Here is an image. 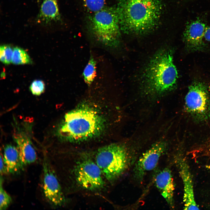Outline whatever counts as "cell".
I'll return each mask as SVG.
<instances>
[{
	"label": "cell",
	"mask_w": 210,
	"mask_h": 210,
	"mask_svg": "<svg viewBox=\"0 0 210 210\" xmlns=\"http://www.w3.org/2000/svg\"><path fill=\"white\" fill-rule=\"evenodd\" d=\"M178 77L172 51L167 48L161 49L152 56L141 74V91L148 97L163 95L174 88Z\"/></svg>",
	"instance_id": "obj_1"
},
{
	"label": "cell",
	"mask_w": 210,
	"mask_h": 210,
	"mask_svg": "<svg viewBox=\"0 0 210 210\" xmlns=\"http://www.w3.org/2000/svg\"><path fill=\"white\" fill-rule=\"evenodd\" d=\"M105 120L100 112L89 103L82 104L66 113L58 130V135L70 142H80L102 133Z\"/></svg>",
	"instance_id": "obj_2"
},
{
	"label": "cell",
	"mask_w": 210,
	"mask_h": 210,
	"mask_svg": "<svg viewBox=\"0 0 210 210\" xmlns=\"http://www.w3.org/2000/svg\"><path fill=\"white\" fill-rule=\"evenodd\" d=\"M120 29L124 32L142 34L152 30L161 16L160 0H118L116 8Z\"/></svg>",
	"instance_id": "obj_3"
},
{
	"label": "cell",
	"mask_w": 210,
	"mask_h": 210,
	"mask_svg": "<svg viewBox=\"0 0 210 210\" xmlns=\"http://www.w3.org/2000/svg\"><path fill=\"white\" fill-rule=\"evenodd\" d=\"M131 156L123 145L114 143L99 149L96 156V163L105 178L114 181L128 168Z\"/></svg>",
	"instance_id": "obj_4"
},
{
	"label": "cell",
	"mask_w": 210,
	"mask_h": 210,
	"mask_svg": "<svg viewBox=\"0 0 210 210\" xmlns=\"http://www.w3.org/2000/svg\"><path fill=\"white\" fill-rule=\"evenodd\" d=\"M91 28L94 36L102 43L112 47L119 45L121 29L116 8H104L94 13Z\"/></svg>",
	"instance_id": "obj_5"
},
{
	"label": "cell",
	"mask_w": 210,
	"mask_h": 210,
	"mask_svg": "<svg viewBox=\"0 0 210 210\" xmlns=\"http://www.w3.org/2000/svg\"><path fill=\"white\" fill-rule=\"evenodd\" d=\"M185 102L186 111L196 121L205 122L210 119V95L202 83L195 82L189 86Z\"/></svg>",
	"instance_id": "obj_6"
},
{
	"label": "cell",
	"mask_w": 210,
	"mask_h": 210,
	"mask_svg": "<svg viewBox=\"0 0 210 210\" xmlns=\"http://www.w3.org/2000/svg\"><path fill=\"white\" fill-rule=\"evenodd\" d=\"M78 184L83 188L91 191L100 190L105 186L102 171L96 164L88 158L77 162L74 169Z\"/></svg>",
	"instance_id": "obj_7"
},
{
	"label": "cell",
	"mask_w": 210,
	"mask_h": 210,
	"mask_svg": "<svg viewBox=\"0 0 210 210\" xmlns=\"http://www.w3.org/2000/svg\"><path fill=\"white\" fill-rule=\"evenodd\" d=\"M42 190L48 202L55 206L65 204L66 200L53 169L46 156H44L43 163Z\"/></svg>",
	"instance_id": "obj_8"
},
{
	"label": "cell",
	"mask_w": 210,
	"mask_h": 210,
	"mask_svg": "<svg viewBox=\"0 0 210 210\" xmlns=\"http://www.w3.org/2000/svg\"><path fill=\"white\" fill-rule=\"evenodd\" d=\"M167 144L163 141H158L152 145L138 159L133 169L134 177L140 181L146 173L154 169L161 156L165 151Z\"/></svg>",
	"instance_id": "obj_9"
},
{
	"label": "cell",
	"mask_w": 210,
	"mask_h": 210,
	"mask_svg": "<svg viewBox=\"0 0 210 210\" xmlns=\"http://www.w3.org/2000/svg\"><path fill=\"white\" fill-rule=\"evenodd\" d=\"M207 27L198 20L188 24L183 33V39L189 50L197 51L203 49L204 45L203 39Z\"/></svg>",
	"instance_id": "obj_10"
},
{
	"label": "cell",
	"mask_w": 210,
	"mask_h": 210,
	"mask_svg": "<svg viewBox=\"0 0 210 210\" xmlns=\"http://www.w3.org/2000/svg\"><path fill=\"white\" fill-rule=\"evenodd\" d=\"M178 166L183 185L184 209H199L195 200L192 180L189 167L186 162L183 159L179 161Z\"/></svg>",
	"instance_id": "obj_11"
},
{
	"label": "cell",
	"mask_w": 210,
	"mask_h": 210,
	"mask_svg": "<svg viewBox=\"0 0 210 210\" xmlns=\"http://www.w3.org/2000/svg\"><path fill=\"white\" fill-rule=\"evenodd\" d=\"M155 182L162 195L169 205L173 207L174 186L170 169L166 168L159 172L155 176Z\"/></svg>",
	"instance_id": "obj_12"
},
{
	"label": "cell",
	"mask_w": 210,
	"mask_h": 210,
	"mask_svg": "<svg viewBox=\"0 0 210 210\" xmlns=\"http://www.w3.org/2000/svg\"><path fill=\"white\" fill-rule=\"evenodd\" d=\"M13 138L17 144V148L24 166L35 162L37 158L36 154L26 134L19 131L14 134Z\"/></svg>",
	"instance_id": "obj_13"
},
{
	"label": "cell",
	"mask_w": 210,
	"mask_h": 210,
	"mask_svg": "<svg viewBox=\"0 0 210 210\" xmlns=\"http://www.w3.org/2000/svg\"><path fill=\"white\" fill-rule=\"evenodd\" d=\"M60 19L57 0H42L36 19L38 23L48 25Z\"/></svg>",
	"instance_id": "obj_14"
},
{
	"label": "cell",
	"mask_w": 210,
	"mask_h": 210,
	"mask_svg": "<svg viewBox=\"0 0 210 210\" xmlns=\"http://www.w3.org/2000/svg\"><path fill=\"white\" fill-rule=\"evenodd\" d=\"M2 157L5 174L19 173L24 166L17 147L13 145L8 144L5 147Z\"/></svg>",
	"instance_id": "obj_15"
},
{
	"label": "cell",
	"mask_w": 210,
	"mask_h": 210,
	"mask_svg": "<svg viewBox=\"0 0 210 210\" xmlns=\"http://www.w3.org/2000/svg\"><path fill=\"white\" fill-rule=\"evenodd\" d=\"M96 62L91 57L85 68L83 73L85 82L88 85L93 81L96 75Z\"/></svg>",
	"instance_id": "obj_16"
},
{
	"label": "cell",
	"mask_w": 210,
	"mask_h": 210,
	"mask_svg": "<svg viewBox=\"0 0 210 210\" xmlns=\"http://www.w3.org/2000/svg\"><path fill=\"white\" fill-rule=\"evenodd\" d=\"M31 59L26 52L23 49L15 47L13 49L12 62L15 64H29L31 63Z\"/></svg>",
	"instance_id": "obj_17"
},
{
	"label": "cell",
	"mask_w": 210,
	"mask_h": 210,
	"mask_svg": "<svg viewBox=\"0 0 210 210\" xmlns=\"http://www.w3.org/2000/svg\"><path fill=\"white\" fill-rule=\"evenodd\" d=\"M13 50L8 45H4L0 46V59L3 63L8 64L11 62Z\"/></svg>",
	"instance_id": "obj_18"
},
{
	"label": "cell",
	"mask_w": 210,
	"mask_h": 210,
	"mask_svg": "<svg viewBox=\"0 0 210 210\" xmlns=\"http://www.w3.org/2000/svg\"><path fill=\"white\" fill-rule=\"evenodd\" d=\"M2 178L1 176L0 186V209H6L11 203L12 199L10 196L4 189L2 185Z\"/></svg>",
	"instance_id": "obj_19"
},
{
	"label": "cell",
	"mask_w": 210,
	"mask_h": 210,
	"mask_svg": "<svg viewBox=\"0 0 210 210\" xmlns=\"http://www.w3.org/2000/svg\"><path fill=\"white\" fill-rule=\"evenodd\" d=\"M84 2L87 9L95 13L104 8L105 0H84Z\"/></svg>",
	"instance_id": "obj_20"
},
{
	"label": "cell",
	"mask_w": 210,
	"mask_h": 210,
	"mask_svg": "<svg viewBox=\"0 0 210 210\" xmlns=\"http://www.w3.org/2000/svg\"><path fill=\"white\" fill-rule=\"evenodd\" d=\"M45 89L44 82L41 80H36L31 84L30 89L32 94L35 95H39L43 93Z\"/></svg>",
	"instance_id": "obj_21"
},
{
	"label": "cell",
	"mask_w": 210,
	"mask_h": 210,
	"mask_svg": "<svg viewBox=\"0 0 210 210\" xmlns=\"http://www.w3.org/2000/svg\"><path fill=\"white\" fill-rule=\"evenodd\" d=\"M204 38L207 41L210 42V26L207 27L204 33Z\"/></svg>",
	"instance_id": "obj_22"
}]
</instances>
